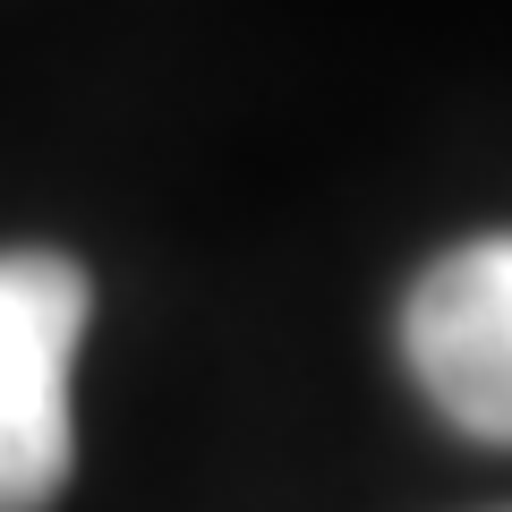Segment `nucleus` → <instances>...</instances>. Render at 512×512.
Returning a JSON list of instances; mask_svg holds the SVG:
<instances>
[{
  "label": "nucleus",
  "instance_id": "nucleus-2",
  "mask_svg": "<svg viewBox=\"0 0 512 512\" xmlns=\"http://www.w3.org/2000/svg\"><path fill=\"white\" fill-rule=\"evenodd\" d=\"M402 359L436 419L470 444H512V231L461 239L410 282Z\"/></svg>",
  "mask_w": 512,
  "mask_h": 512
},
{
  "label": "nucleus",
  "instance_id": "nucleus-1",
  "mask_svg": "<svg viewBox=\"0 0 512 512\" xmlns=\"http://www.w3.org/2000/svg\"><path fill=\"white\" fill-rule=\"evenodd\" d=\"M94 282L60 248H0V512H43L77 461V342Z\"/></svg>",
  "mask_w": 512,
  "mask_h": 512
}]
</instances>
